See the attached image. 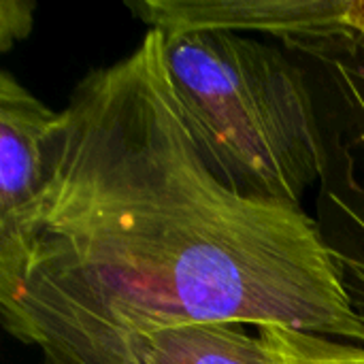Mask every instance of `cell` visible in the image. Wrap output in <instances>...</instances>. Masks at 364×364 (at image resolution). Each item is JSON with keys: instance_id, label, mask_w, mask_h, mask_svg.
<instances>
[{"instance_id": "obj_1", "label": "cell", "mask_w": 364, "mask_h": 364, "mask_svg": "<svg viewBox=\"0 0 364 364\" xmlns=\"http://www.w3.org/2000/svg\"><path fill=\"white\" fill-rule=\"evenodd\" d=\"M164 41L149 28L73 87L4 331L38 348L41 364H136L141 337L194 322L364 346L316 220L237 194L207 166Z\"/></svg>"}, {"instance_id": "obj_2", "label": "cell", "mask_w": 364, "mask_h": 364, "mask_svg": "<svg viewBox=\"0 0 364 364\" xmlns=\"http://www.w3.org/2000/svg\"><path fill=\"white\" fill-rule=\"evenodd\" d=\"M164 36L175 94L213 175L237 194L301 207L324 166L303 64L284 47L235 32Z\"/></svg>"}, {"instance_id": "obj_3", "label": "cell", "mask_w": 364, "mask_h": 364, "mask_svg": "<svg viewBox=\"0 0 364 364\" xmlns=\"http://www.w3.org/2000/svg\"><path fill=\"white\" fill-rule=\"evenodd\" d=\"M60 124L62 111L13 73H0V309L17 299L26 279Z\"/></svg>"}, {"instance_id": "obj_4", "label": "cell", "mask_w": 364, "mask_h": 364, "mask_svg": "<svg viewBox=\"0 0 364 364\" xmlns=\"http://www.w3.org/2000/svg\"><path fill=\"white\" fill-rule=\"evenodd\" d=\"M194 322L139 339L136 364H364V346L288 326Z\"/></svg>"}, {"instance_id": "obj_5", "label": "cell", "mask_w": 364, "mask_h": 364, "mask_svg": "<svg viewBox=\"0 0 364 364\" xmlns=\"http://www.w3.org/2000/svg\"><path fill=\"white\" fill-rule=\"evenodd\" d=\"M128 9L164 34L262 32L284 45L356 30L358 0H139Z\"/></svg>"}, {"instance_id": "obj_6", "label": "cell", "mask_w": 364, "mask_h": 364, "mask_svg": "<svg viewBox=\"0 0 364 364\" xmlns=\"http://www.w3.org/2000/svg\"><path fill=\"white\" fill-rule=\"evenodd\" d=\"M34 2L2 0L0 2V49L9 51L17 41L26 38L34 26Z\"/></svg>"}, {"instance_id": "obj_7", "label": "cell", "mask_w": 364, "mask_h": 364, "mask_svg": "<svg viewBox=\"0 0 364 364\" xmlns=\"http://www.w3.org/2000/svg\"><path fill=\"white\" fill-rule=\"evenodd\" d=\"M356 30H364V0H358V15H356Z\"/></svg>"}, {"instance_id": "obj_8", "label": "cell", "mask_w": 364, "mask_h": 364, "mask_svg": "<svg viewBox=\"0 0 364 364\" xmlns=\"http://www.w3.org/2000/svg\"><path fill=\"white\" fill-rule=\"evenodd\" d=\"M358 41H360V45H363V49H364V30L363 32H358Z\"/></svg>"}]
</instances>
